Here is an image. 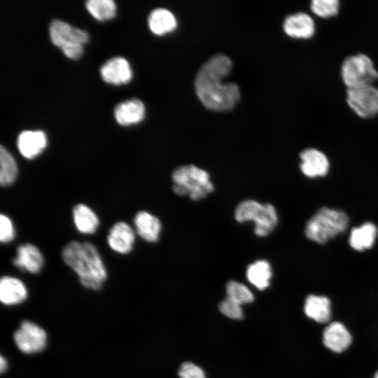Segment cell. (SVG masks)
<instances>
[{"mask_svg":"<svg viewBox=\"0 0 378 378\" xmlns=\"http://www.w3.org/2000/svg\"><path fill=\"white\" fill-rule=\"evenodd\" d=\"M232 69V62L218 54L211 57L199 70L195 78V90L201 102L211 110L227 111L232 108L240 97L234 83H223L221 80Z\"/></svg>","mask_w":378,"mask_h":378,"instance_id":"cell-1","label":"cell"},{"mask_svg":"<svg viewBox=\"0 0 378 378\" xmlns=\"http://www.w3.org/2000/svg\"><path fill=\"white\" fill-rule=\"evenodd\" d=\"M64 262L78 275L85 288L99 290L107 278V271L96 246L71 241L62 251Z\"/></svg>","mask_w":378,"mask_h":378,"instance_id":"cell-2","label":"cell"},{"mask_svg":"<svg viewBox=\"0 0 378 378\" xmlns=\"http://www.w3.org/2000/svg\"><path fill=\"white\" fill-rule=\"evenodd\" d=\"M172 178L173 190L180 196L188 195L192 200L203 199L214 190L209 173L192 164L175 169Z\"/></svg>","mask_w":378,"mask_h":378,"instance_id":"cell-3","label":"cell"},{"mask_svg":"<svg viewBox=\"0 0 378 378\" xmlns=\"http://www.w3.org/2000/svg\"><path fill=\"white\" fill-rule=\"evenodd\" d=\"M346 214L337 209L322 207L307 223L306 237L318 244H324L343 232L348 226Z\"/></svg>","mask_w":378,"mask_h":378,"instance_id":"cell-4","label":"cell"},{"mask_svg":"<svg viewBox=\"0 0 378 378\" xmlns=\"http://www.w3.org/2000/svg\"><path fill=\"white\" fill-rule=\"evenodd\" d=\"M234 218L239 223L253 221L254 232L258 237L268 235L278 223L274 206L270 204H261L253 200L241 202L234 211Z\"/></svg>","mask_w":378,"mask_h":378,"instance_id":"cell-5","label":"cell"},{"mask_svg":"<svg viewBox=\"0 0 378 378\" xmlns=\"http://www.w3.org/2000/svg\"><path fill=\"white\" fill-rule=\"evenodd\" d=\"M340 74L347 89L372 85L378 79L373 61L364 53L347 57L342 64Z\"/></svg>","mask_w":378,"mask_h":378,"instance_id":"cell-6","label":"cell"},{"mask_svg":"<svg viewBox=\"0 0 378 378\" xmlns=\"http://www.w3.org/2000/svg\"><path fill=\"white\" fill-rule=\"evenodd\" d=\"M346 97L348 106L360 118L378 115V88L373 84L347 89Z\"/></svg>","mask_w":378,"mask_h":378,"instance_id":"cell-7","label":"cell"},{"mask_svg":"<svg viewBox=\"0 0 378 378\" xmlns=\"http://www.w3.org/2000/svg\"><path fill=\"white\" fill-rule=\"evenodd\" d=\"M13 340L18 349L27 354L38 353L46 346L47 334L36 323L24 321L13 334Z\"/></svg>","mask_w":378,"mask_h":378,"instance_id":"cell-8","label":"cell"},{"mask_svg":"<svg viewBox=\"0 0 378 378\" xmlns=\"http://www.w3.org/2000/svg\"><path fill=\"white\" fill-rule=\"evenodd\" d=\"M49 34L52 43L59 48L71 43L83 45L89 39L88 33L84 30L57 19L51 22Z\"/></svg>","mask_w":378,"mask_h":378,"instance_id":"cell-9","label":"cell"},{"mask_svg":"<svg viewBox=\"0 0 378 378\" xmlns=\"http://www.w3.org/2000/svg\"><path fill=\"white\" fill-rule=\"evenodd\" d=\"M283 29L286 34L290 38L309 39L315 34L316 24L311 15L304 12H298L285 18Z\"/></svg>","mask_w":378,"mask_h":378,"instance_id":"cell-10","label":"cell"},{"mask_svg":"<svg viewBox=\"0 0 378 378\" xmlns=\"http://www.w3.org/2000/svg\"><path fill=\"white\" fill-rule=\"evenodd\" d=\"M300 170L307 177L323 176L328 172L330 164L327 156L316 148L303 150L300 154Z\"/></svg>","mask_w":378,"mask_h":378,"instance_id":"cell-11","label":"cell"},{"mask_svg":"<svg viewBox=\"0 0 378 378\" xmlns=\"http://www.w3.org/2000/svg\"><path fill=\"white\" fill-rule=\"evenodd\" d=\"M135 241V234L133 229L127 223L120 221L115 223L110 229L107 242L109 247L120 254L131 252Z\"/></svg>","mask_w":378,"mask_h":378,"instance_id":"cell-12","label":"cell"},{"mask_svg":"<svg viewBox=\"0 0 378 378\" xmlns=\"http://www.w3.org/2000/svg\"><path fill=\"white\" fill-rule=\"evenodd\" d=\"M44 259L41 251L34 244L26 243L17 248L13 264L22 271L38 274L43 267Z\"/></svg>","mask_w":378,"mask_h":378,"instance_id":"cell-13","label":"cell"},{"mask_svg":"<svg viewBox=\"0 0 378 378\" xmlns=\"http://www.w3.org/2000/svg\"><path fill=\"white\" fill-rule=\"evenodd\" d=\"M102 79L111 84L128 83L132 77L129 62L122 57H114L107 60L100 69Z\"/></svg>","mask_w":378,"mask_h":378,"instance_id":"cell-14","label":"cell"},{"mask_svg":"<svg viewBox=\"0 0 378 378\" xmlns=\"http://www.w3.org/2000/svg\"><path fill=\"white\" fill-rule=\"evenodd\" d=\"M352 342L348 329L340 322L328 324L323 332V343L326 348L335 353L346 350Z\"/></svg>","mask_w":378,"mask_h":378,"instance_id":"cell-15","label":"cell"},{"mask_svg":"<svg viewBox=\"0 0 378 378\" xmlns=\"http://www.w3.org/2000/svg\"><path fill=\"white\" fill-rule=\"evenodd\" d=\"M17 145L24 158L33 159L40 155L46 147V135L41 130H24L18 135Z\"/></svg>","mask_w":378,"mask_h":378,"instance_id":"cell-16","label":"cell"},{"mask_svg":"<svg viewBox=\"0 0 378 378\" xmlns=\"http://www.w3.org/2000/svg\"><path fill=\"white\" fill-rule=\"evenodd\" d=\"M28 295L24 284L19 279L4 276L0 281V300L7 306L17 305L24 302Z\"/></svg>","mask_w":378,"mask_h":378,"instance_id":"cell-17","label":"cell"},{"mask_svg":"<svg viewBox=\"0 0 378 378\" xmlns=\"http://www.w3.org/2000/svg\"><path fill=\"white\" fill-rule=\"evenodd\" d=\"M134 223L138 234L145 241L155 242L161 232V222L158 217L146 211L137 212Z\"/></svg>","mask_w":378,"mask_h":378,"instance_id":"cell-18","label":"cell"},{"mask_svg":"<svg viewBox=\"0 0 378 378\" xmlns=\"http://www.w3.org/2000/svg\"><path fill=\"white\" fill-rule=\"evenodd\" d=\"M144 105L137 99L121 102L115 106L114 110L115 118L121 125H130L139 122L144 118Z\"/></svg>","mask_w":378,"mask_h":378,"instance_id":"cell-19","label":"cell"},{"mask_svg":"<svg viewBox=\"0 0 378 378\" xmlns=\"http://www.w3.org/2000/svg\"><path fill=\"white\" fill-rule=\"evenodd\" d=\"M304 312L307 317L317 323H327L331 318L330 300L326 296L310 295L305 300Z\"/></svg>","mask_w":378,"mask_h":378,"instance_id":"cell-20","label":"cell"},{"mask_svg":"<svg viewBox=\"0 0 378 378\" xmlns=\"http://www.w3.org/2000/svg\"><path fill=\"white\" fill-rule=\"evenodd\" d=\"M73 219L77 230L82 234H94L99 225V220L95 212L84 204L74 206Z\"/></svg>","mask_w":378,"mask_h":378,"instance_id":"cell-21","label":"cell"},{"mask_svg":"<svg viewBox=\"0 0 378 378\" xmlns=\"http://www.w3.org/2000/svg\"><path fill=\"white\" fill-rule=\"evenodd\" d=\"M377 235V227L372 223H365L351 230L349 243L354 250L362 251L374 245Z\"/></svg>","mask_w":378,"mask_h":378,"instance_id":"cell-22","label":"cell"},{"mask_svg":"<svg viewBox=\"0 0 378 378\" xmlns=\"http://www.w3.org/2000/svg\"><path fill=\"white\" fill-rule=\"evenodd\" d=\"M272 276L270 262L265 260H258L250 264L246 270L248 281L258 289L262 290L270 284Z\"/></svg>","mask_w":378,"mask_h":378,"instance_id":"cell-23","label":"cell"},{"mask_svg":"<svg viewBox=\"0 0 378 378\" xmlns=\"http://www.w3.org/2000/svg\"><path fill=\"white\" fill-rule=\"evenodd\" d=\"M148 27L157 35H163L173 31L176 26L174 15L164 8H156L148 16Z\"/></svg>","mask_w":378,"mask_h":378,"instance_id":"cell-24","label":"cell"},{"mask_svg":"<svg viewBox=\"0 0 378 378\" xmlns=\"http://www.w3.org/2000/svg\"><path fill=\"white\" fill-rule=\"evenodd\" d=\"M18 168L16 161L10 153L2 145L0 146V183L6 187L16 180Z\"/></svg>","mask_w":378,"mask_h":378,"instance_id":"cell-25","label":"cell"},{"mask_svg":"<svg viewBox=\"0 0 378 378\" xmlns=\"http://www.w3.org/2000/svg\"><path fill=\"white\" fill-rule=\"evenodd\" d=\"M88 12L98 20H105L114 17L116 6L112 0H88L85 3Z\"/></svg>","mask_w":378,"mask_h":378,"instance_id":"cell-26","label":"cell"},{"mask_svg":"<svg viewBox=\"0 0 378 378\" xmlns=\"http://www.w3.org/2000/svg\"><path fill=\"white\" fill-rule=\"evenodd\" d=\"M309 7L316 16L322 19H329L338 14L340 2L338 0H313Z\"/></svg>","mask_w":378,"mask_h":378,"instance_id":"cell-27","label":"cell"},{"mask_svg":"<svg viewBox=\"0 0 378 378\" xmlns=\"http://www.w3.org/2000/svg\"><path fill=\"white\" fill-rule=\"evenodd\" d=\"M225 290L227 297L241 305L250 303L254 299L250 289L244 284L237 281H229L225 286Z\"/></svg>","mask_w":378,"mask_h":378,"instance_id":"cell-28","label":"cell"},{"mask_svg":"<svg viewBox=\"0 0 378 378\" xmlns=\"http://www.w3.org/2000/svg\"><path fill=\"white\" fill-rule=\"evenodd\" d=\"M220 312L228 318L232 319H241L243 311L241 304L227 297L219 304Z\"/></svg>","mask_w":378,"mask_h":378,"instance_id":"cell-29","label":"cell"},{"mask_svg":"<svg viewBox=\"0 0 378 378\" xmlns=\"http://www.w3.org/2000/svg\"><path fill=\"white\" fill-rule=\"evenodd\" d=\"M15 228L12 220L6 215L0 216V241L2 243H8L15 237Z\"/></svg>","mask_w":378,"mask_h":378,"instance_id":"cell-30","label":"cell"},{"mask_svg":"<svg viewBox=\"0 0 378 378\" xmlns=\"http://www.w3.org/2000/svg\"><path fill=\"white\" fill-rule=\"evenodd\" d=\"M178 375L181 378H206L202 369L190 362L183 363L180 366Z\"/></svg>","mask_w":378,"mask_h":378,"instance_id":"cell-31","label":"cell"},{"mask_svg":"<svg viewBox=\"0 0 378 378\" xmlns=\"http://www.w3.org/2000/svg\"><path fill=\"white\" fill-rule=\"evenodd\" d=\"M60 48L67 57L74 59H78L83 53V44L80 43H68Z\"/></svg>","mask_w":378,"mask_h":378,"instance_id":"cell-32","label":"cell"},{"mask_svg":"<svg viewBox=\"0 0 378 378\" xmlns=\"http://www.w3.org/2000/svg\"><path fill=\"white\" fill-rule=\"evenodd\" d=\"M7 366H8V363L6 361V359L3 356H1L0 357L1 372H4L7 369Z\"/></svg>","mask_w":378,"mask_h":378,"instance_id":"cell-33","label":"cell"},{"mask_svg":"<svg viewBox=\"0 0 378 378\" xmlns=\"http://www.w3.org/2000/svg\"><path fill=\"white\" fill-rule=\"evenodd\" d=\"M373 378H378V371H377L373 377Z\"/></svg>","mask_w":378,"mask_h":378,"instance_id":"cell-34","label":"cell"}]
</instances>
